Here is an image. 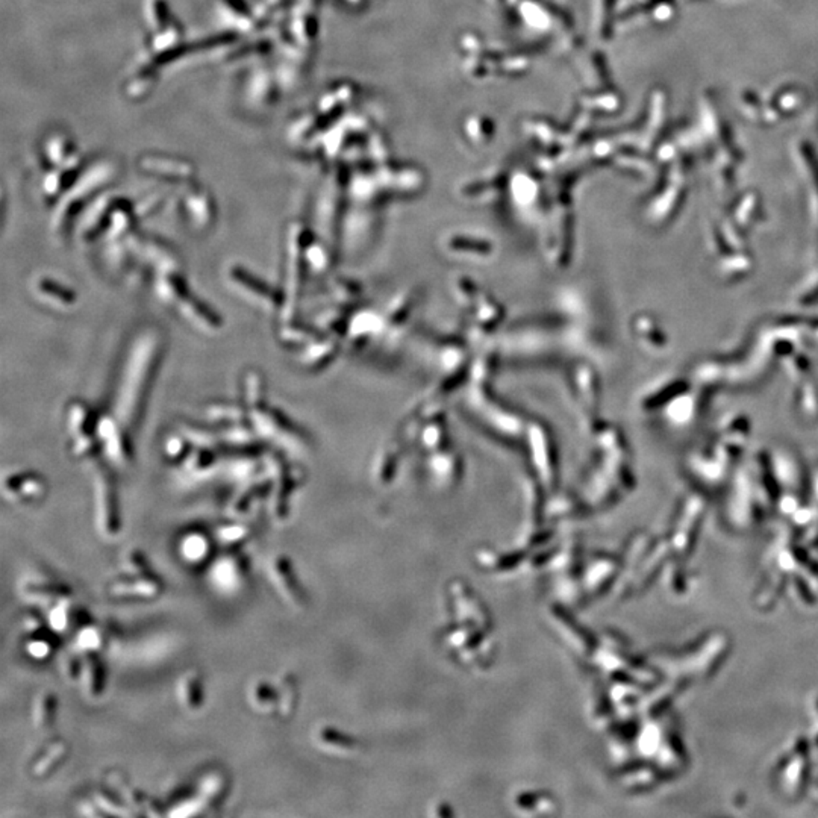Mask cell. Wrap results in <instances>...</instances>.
I'll return each mask as SVG.
<instances>
[{
	"mask_svg": "<svg viewBox=\"0 0 818 818\" xmlns=\"http://www.w3.org/2000/svg\"><path fill=\"white\" fill-rule=\"evenodd\" d=\"M108 474H101L97 480V525L106 538H116L120 534V517L116 489Z\"/></svg>",
	"mask_w": 818,
	"mask_h": 818,
	"instance_id": "6da1fadb",
	"label": "cell"
},
{
	"mask_svg": "<svg viewBox=\"0 0 818 818\" xmlns=\"http://www.w3.org/2000/svg\"><path fill=\"white\" fill-rule=\"evenodd\" d=\"M164 590L162 580L155 573L134 575L130 579H121L108 588V594L117 599L152 600L159 597Z\"/></svg>",
	"mask_w": 818,
	"mask_h": 818,
	"instance_id": "7a4b0ae2",
	"label": "cell"
},
{
	"mask_svg": "<svg viewBox=\"0 0 818 818\" xmlns=\"http://www.w3.org/2000/svg\"><path fill=\"white\" fill-rule=\"evenodd\" d=\"M247 576V562L241 556H223L218 559L211 570V579L214 585L222 591L232 593L240 590Z\"/></svg>",
	"mask_w": 818,
	"mask_h": 818,
	"instance_id": "3957f363",
	"label": "cell"
},
{
	"mask_svg": "<svg viewBox=\"0 0 818 818\" xmlns=\"http://www.w3.org/2000/svg\"><path fill=\"white\" fill-rule=\"evenodd\" d=\"M270 571H272L277 590L281 591L285 599L296 604V607H300L302 602H304V594H302L297 577L294 575L291 562L284 555H276L272 564H270Z\"/></svg>",
	"mask_w": 818,
	"mask_h": 818,
	"instance_id": "277c9868",
	"label": "cell"
},
{
	"mask_svg": "<svg viewBox=\"0 0 818 818\" xmlns=\"http://www.w3.org/2000/svg\"><path fill=\"white\" fill-rule=\"evenodd\" d=\"M179 700L188 711H199L204 702L202 676L198 672H188L179 682Z\"/></svg>",
	"mask_w": 818,
	"mask_h": 818,
	"instance_id": "5b68a950",
	"label": "cell"
},
{
	"mask_svg": "<svg viewBox=\"0 0 818 818\" xmlns=\"http://www.w3.org/2000/svg\"><path fill=\"white\" fill-rule=\"evenodd\" d=\"M250 702L252 706L259 711V713H279V688L276 690L272 684H268L266 681H258L253 684L250 688Z\"/></svg>",
	"mask_w": 818,
	"mask_h": 818,
	"instance_id": "8992f818",
	"label": "cell"
},
{
	"mask_svg": "<svg viewBox=\"0 0 818 818\" xmlns=\"http://www.w3.org/2000/svg\"><path fill=\"white\" fill-rule=\"evenodd\" d=\"M3 489L6 494L14 497L15 501H29V498H37L44 489L43 480L34 476H11L5 480Z\"/></svg>",
	"mask_w": 818,
	"mask_h": 818,
	"instance_id": "52a82bcc",
	"label": "cell"
},
{
	"mask_svg": "<svg viewBox=\"0 0 818 818\" xmlns=\"http://www.w3.org/2000/svg\"><path fill=\"white\" fill-rule=\"evenodd\" d=\"M82 679H84V688L92 697H99L105 688V668L101 659L94 653H88L87 661L82 668Z\"/></svg>",
	"mask_w": 818,
	"mask_h": 818,
	"instance_id": "ba28073f",
	"label": "cell"
},
{
	"mask_svg": "<svg viewBox=\"0 0 818 818\" xmlns=\"http://www.w3.org/2000/svg\"><path fill=\"white\" fill-rule=\"evenodd\" d=\"M24 594L29 599H34L38 602H53L58 603L62 600L70 599V590L67 586H62L58 584L51 582H32L24 586Z\"/></svg>",
	"mask_w": 818,
	"mask_h": 818,
	"instance_id": "9c48e42d",
	"label": "cell"
},
{
	"mask_svg": "<svg viewBox=\"0 0 818 818\" xmlns=\"http://www.w3.org/2000/svg\"><path fill=\"white\" fill-rule=\"evenodd\" d=\"M69 754V749L65 746V742L60 741L53 744L51 749H47L43 755L40 756V759L35 763L34 765V773L37 777H47L51 776L56 768H58L65 758H67Z\"/></svg>",
	"mask_w": 818,
	"mask_h": 818,
	"instance_id": "30bf717a",
	"label": "cell"
},
{
	"mask_svg": "<svg viewBox=\"0 0 818 818\" xmlns=\"http://www.w3.org/2000/svg\"><path fill=\"white\" fill-rule=\"evenodd\" d=\"M179 549H181V555L185 561L198 564L209 555L211 543L207 537L199 534V532H193V534L184 537Z\"/></svg>",
	"mask_w": 818,
	"mask_h": 818,
	"instance_id": "8fae6325",
	"label": "cell"
},
{
	"mask_svg": "<svg viewBox=\"0 0 818 818\" xmlns=\"http://www.w3.org/2000/svg\"><path fill=\"white\" fill-rule=\"evenodd\" d=\"M56 708H58V702H56V695L53 693L44 691L38 695L34 709V720L38 729H51L55 723Z\"/></svg>",
	"mask_w": 818,
	"mask_h": 818,
	"instance_id": "7c38bea8",
	"label": "cell"
},
{
	"mask_svg": "<svg viewBox=\"0 0 818 818\" xmlns=\"http://www.w3.org/2000/svg\"><path fill=\"white\" fill-rule=\"evenodd\" d=\"M78 617V612L75 604L70 602V599L55 603L51 614H49V623L53 631L64 632L71 627Z\"/></svg>",
	"mask_w": 818,
	"mask_h": 818,
	"instance_id": "4fadbf2b",
	"label": "cell"
},
{
	"mask_svg": "<svg viewBox=\"0 0 818 818\" xmlns=\"http://www.w3.org/2000/svg\"><path fill=\"white\" fill-rule=\"evenodd\" d=\"M268 493V487L266 484L263 485H256V487H252L250 489L245 491L244 494H241L232 505V510L231 512L235 515V517H244V515H247L253 506H256L259 502H263V498L267 496Z\"/></svg>",
	"mask_w": 818,
	"mask_h": 818,
	"instance_id": "5bb4252c",
	"label": "cell"
},
{
	"mask_svg": "<svg viewBox=\"0 0 818 818\" xmlns=\"http://www.w3.org/2000/svg\"><path fill=\"white\" fill-rule=\"evenodd\" d=\"M226 791V779L218 773L207 776L200 783V796L204 803H216Z\"/></svg>",
	"mask_w": 818,
	"mask_h": 818,
	"instance_id": "9a60e30c",
	"label": "cell"
},
{
	"mask_svg": "<svg viewBox=\"0 0 818 818\" xmlns=\"http://www.w3.org/2000/svg\"><path fill=\"white\" fill-rule=\"evenodd\" d=\"M43 631L44 629H40V631H37V632L29 634L31 638H29V641L26 643L28 653L35 659H46L47 656H51L53 649H55L52 638L46 636Z\"/></svg>",
	"mask_w": 818,
	"mask_h": 818,
	"instance_id": "2e32d148",
	"label": "cell"
},
{
	"mask_svg": "<svg viewBox=\"0 0 818 818\" xmlns=\"http://www.w3.org/2000/svg\"><path fill=\"white\" fill-rule=\"evenodd\" d=\"M105 643V635L99 627L84 626L78 634V647L87 653H94L101 650Z\"/></svg>",
	"mask_w": 818,
	"mask_h": 818,
	"instance_id": "e0dca14e",
	"label": "cell"
},
{
	"mask_svg": "<svg viewBox=\"0 0 818 818\" xmlns=\"http://www.w3.org/2000/svg\"><path fill=\"white\" fill-rule=\"evenodd\" d=\"M279 695H281L279 709L282 711L284 715H288L293 711L294 699H296V684L293 682L291 676H284L281 679Z\"/></svg>",
	"mask_w": 818,
	"mask_h": 818,
	"instance_id": "ac0fdd59",
	"label": "cell"
},
{
	"mask_svg": "<svg viewBox=\"0 0 818 818\" xmlns=\"http://www.w3.org/2000/svg\"><path fill=\"white\" fill-rule=\"evenodd\" d=\"M125 562L132 575H147V573H152L147 556L138 549H130L126 555Z\"/></svg>",
	"mask_w": 818,
	"mask_h": 818,
	"instance_id": "d6986e66",
	"label": "cell"
},
{
	"mask_svg": "<svg viewBox=\"0 0 818 818\" xmlns=\"http://www.w3.org/2000/svg\"><path fill=\"white\" fill-rule=\"evenodd\" d=\"M61 668L69 681H76V679H79L82 676L84 662L80 661V658L75 652H69V653L64 654L62 662H61Z\"/></svg>",
	"mask_w": 818,
	"mask_h": 818,
	"instance_id": "ffe728a7",
	"label": "cell"
},
{
	"mask_svg": "<svg viewBox=\"0 0 818 818\" xmlns=\"http://www.w3.org/2000/svg\"><path fill=\"white\" fill-rule=\"evenodd\" d=\"M96 800L99 801L101 808L106 809V811H110V814H116V815H120V814H126V811H125V806H123L119 800L114 799V797H112V794H110V792L99 791V792H97V794H96Z\"/></svg>",
	"mask_w": 818,
	"mask_h": 818,
	"instance_id": "44dd1931",
	"label": "cell"
},
{
	"mask_svg": "<svg viewBox=\"0 0 818 818\" xmlns=\"http://www.w3.org/2000/svg\"><path fill=\"white\" fill-rule=\"evenodd\" d=\"M245 535H247V529H245V526H226L218 532V537L222 538V541L226 544L238 543L245 538Z\"/></svg>",
	"mask_w": 818,
	"mask_h": 818,
	"instance_id": "7402d4cb",
	"label": "cell"
}]
</instances>
